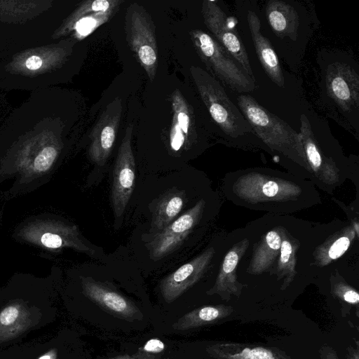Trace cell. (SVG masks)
I'll use <instances>...</instances> for the list:
<instances>
[{"mask_svg":"<svg viewBox=\"0 0 359 359\" xmlns=\"http://www.w3.org/2000/svg\"><path fill=\"white\" fill-rule=\"evenodd\" d=\"M165 344L160 339L154 338L148 340L143 346L138 348L140 352L147 354H157L164 351Z\"/></svg>","mask_w":359,"mask_h":359,"instance_id":"30","label":"cell"},{"mask_svg":"<svg viewBox=\"0 0 359 359\" xmlns=\"http://www.w3.org/2000/svg\"><path fill=\"white\" fill-rule=\"evenodd\" d=\"M31 324L30 313L21 303H12L0 311V343L13 339Z\"/></svg>","mask_w":359,"mask_h":359,"instance_id":"24","label":"cell"},{"mask_svg":"<svg viewBox=\"0 0 359 359\" xmlns=\"http://www.w3.org/2000/svg\"><path fill=\"white\" fill-rule=\"evenodd\" d=\"M194 46L207 68L231 90L248 93L255 88V79L210 35L200 29L189 32Z\"/></svg>","mask_w":359,"mask_h":359,"instance_id":"4","label":"cell"},{"mask_svg":"<svg viewBox=\"0 0 359 359\" xmlns=\"http://www.w3.org/2000/svg\"><path fill=\"white\" fill-rule=\"evenodd\" d=\"M320 359H339L335 350L328 344H323L319 348Z\"/></svg>","mask_w":359,"mask_h":359,"instance_id":"31","label":"cell"},{"mask_svg":"<svg viewBox=\"0 0 359 359\" xmlns=\"http://www.w3.org/2000/svg\"><path fill=\"white\" fill-rule=\"evenodd\" d=\"M57 351L55 349H51L41 355L38 359H57Z\"/></svg>","mask_w":359,"mask_h":359,"instance_id":"34","label":"cell"},{"mask_svg":"<svg viewBox=\"0 0 359 359\" xmlns=\"http://www.w3.org/2000/svg\"><path fill=\"white\" fill-rule=\"evenodd\" d=\"M300 121L299 135L311 182L328 194H332L350 176L349 171L322 150L305 114L301 115Z\"/></svg>","mask_w":359,"mask_h":359,"instance_id":"6","label":"cell"},{"mask_svg":"<svg viewBox=\"0 0 359 359\" xmlns=\"http://www.w3.org/2000/svg\"><path fill=\"white\" fill-rule=\"evenodd\" d=\"M124 2L123 0H88L82 2L81 5L65 20L59 29L57 35L62 36L72 32L76 22V13L81 9L88 13L106 11L114 8H119Z\"/></svg>","mask_w":359,"mask_h":359,"instance_id":"29","label":"cell"},{"mask_svg":"<svg viewBox=\"0 0 359 359\" xmlns=\"http://www.w3.org/2000/svg\"><path fill=\"white\" fill-rule=\"evenodd\" d=\"M201 13L204 23L215 40L227 51L252 78H255L246 49L236 29L229 25L225 13L216 1L205 0Z\"/></svg>","mask_w":359,"mask_h":359,"instance_id":"10","label":"cell"},{"mask_svg":"<svg viewBox=\"0 0 359 359\" xmlns=\"http://www.w3.org/2000/svg\"><path fill=\"white\" fill-rule=\"evenodd\" d=\"M24 241L51 250L72 248L92 256L93 249L84 242L76 225L56 220H38L25 225L18 233Z\"/></svg>","mask_w":359,"mask_h":359,"instance_id":"7","label":"cell"},{"mask_svg":"<svg viewBox=\"0 0 359 359\" xmlns=\"http://www.w3.org/2000/svg\"><path fill=\"white\" fill-rule=\"evenodd\" d=\"M215 250L210 247L165 277L160 283L164 300L172 303L195 285L208 269Z\"/></svg>","mask_w":359,"mask_h":359,"instance_id":"13","label":"cell"},{"mask_svg":"<svg viewBox=\"0 0 359 359\" xmlns=\"http://www.w3.org/2000/svg\"><path fill=\"white\" fill-rule=\"evenodd\" d=\"M59 152L60 147L56 143L26 149L19 158V168L28 176L41 175L51 168Z\"/></svg>","mask_w":359,"mask_h":359,"instance_id":"25","label":"cell"},{"mask_svg":"<svg viewBox=\"0 0 359 359\" xmlns=\"http://www.w3.org/2000/svg\"><path fill=\"white\" fill-rule=\"evenodd\" d=\"M206 202L201 199L190 209L175 219L147 243L151 259L159 260L174 252L201 221Z\"/></svg>","mask_w":359,"mask_h":359,"instance_id":"9","label":"cell"},{"mask_svg":"<svg viewBox=\"0 0 359 359\" xmlns=\"http://www.w3.org/2000/svg\"><path fill=\"white\" fill-rule=\"evenodd\" d=\"M359 225L349 222L327 236L313 252L314 264L324 267L344 255L354 239L359 237Z\"/></svg>","mask_w":359,"mask_h":359,"instance_id":"20","label":"cell"},{"mask_svg":"<svg viewBox=\"0 0 359 359\" xmlns=\"http://www.w3.org/2000/svg\"><path fill=\"white\" fill-rule=\"evenodd\" d=\"M214 359H293L277 347L232 341H219L206 346Z\"/></svg>","mask_w":359,"mask_h":359,"instance_id":"17","label":"cell"},{"mask_svg":"<svg viewBox=\"0 0 359 359\" xmlns=\"http://www.w3.org/2000/svg\"><path fill=\"white\" fill-rule=\"evenodd\" d=\"M247 20L257 57L263 68L273 83L283 88L285 80L281 65L270 41L261 33L259 17L255 12L249 11Z\"/></svg>","mask_w":359,"mask_h":359,"instance_id":"19","label":"cell"},{"mask_svg":"<svg viewBox=\"0 0 359 359\" xmlns=\"http://www.w3.org/2000/svg\"><path fill=\"white\" fill-rule=\"evenodd\" d=\"M128 42L137 62L151 81L156 78L158 48L154 23L147 10L137 3L131 4L126 14Z\"/></svg>","mask_w":359,"mask_h":359,"instance_id":"5","label":"cell"},{"mask_svg":"<svg viewBox=\"0 0 359 359\" xmlns=\"http://www.w3.org/2000/svg\"><path fill=\"white\" fill-rule=\"evenodd\" d=\"M356 346L353 347L352 346H349L347 347L346 351V358L347 359H359V345L358 341L355 342Z\"/></svg>","mask_w":359,"mask_h":359,"instance_id":"33","label":"cell"},{"mask_svg":"<svg viewBox=\"0 0 359 359\" xmlns=\"http://www.w3.org/2000/svg\"><path fill=\"white\" fill-rule=\"evenodd\" d=\"M282 226L266 231L254 245L247 272L252 275L274 271L281 245Z\"/></svg>","mask_w":359,"mask_h":359,"instance_id":"18","label":"cell"},{"mask_svg":"<svg viewBox=\"0 0 359 359\" xmlns=\"http://www.w3.org/2000/svg\"><path fill=\"white\" fill-rule=\"evenodd\" d=\"M237 102L255 134L271 149L282 154L299 165L303 179L311 182L299 133L250 95H238Z\"/></svg>","mask_w":359,"mask_h":359,"instance_id":"2","label":"cell"},{"mask_svg":"<svg viewBox=\"0 0 359 359\" xmlns=\"http://www.w3.org/2000/svg\"><path fill=\"white\" fill-rule=\"evenodd\" d=\"M269 23L276 34L281 38L287 36L295 41L299 25L296 10L282 1H269L266 6Z\"/></svg>","mask_w":359,"mask_h":359,"instance_id":"22","label":"cell"},{"mask_svg":"<svg viewBox=\"0 0 359 359\" xmlns=\"http://www.w3.org/2000/svg\"><path fill=\"white\" fill-rule=\"evenodd\" d=\"M118 9L114 8L106 11L93 13H88L83 9L78 11L75 14L76 22L72 29L75 39L82 40L87 37L110 20Z\"/></svg>","mask_w":359,"mask_h":359,"instance_id":"27","label":"cell"},{"mask_svg":"<svg viewBox=\"0 0 359 359\" xmlns=\"http://www.w3.org/2000/svg\"><path fill=\"white\" fill-rule=\"evenodd\" d=\"M83 294L109 313L126 320H141L142 313L128 298L109 285L91 277H81Z\"/></svg>","mask_w":359,"mask_h":359,"instance_id":"12","label":"cell"},{"mask_svg":"<svg viewBox=\"0 0 359 359\" xmlns=\"http://www.w3.org/2000/svg\"><path fill=\"white\" fill-rule=\"evenodd\" d=\"M122 113V100L115 98L107 104L90 134L89 156L98 165H103L114 145Z\"/></svg>","mask_w":359,"mask_h":359,"instance_id":"11","label":"cell"},{"mask_svg":"<svg viewBox=\"0 0 359 359\" xmlns=\"http://www.w3.org/2000/svg\"><path fill=\"white\" fill-rule=\"evenodd\" d=\"M300 241L292 236L285 227L281 228V245L273 271L277 280H283L280 289H287L295 278L297 272V252Z\"/></svg>","mask_w":359,"mask_h":359,"instance_id":"21","label":"cell"},{"mask_svg":"<svg viewBox=\"0 0 359 359\" xmlns=\"http://www.w3.org/2000/svg\"><path fill=\"white\" fill-rule=\"evenodd\" d=\"M109 359H162L155 357L154 355L147 354L142 352H138L133 355H122L116 356Z\"/></svg>","mask_w":359,"mask_h":359,"instance_id":"32","label":"cell"},{"mask_svg":"<svg viewBox=\"0 0 359 359\" xmlns=\"http://www.w3.org/2000/svg\"><path fill=\"white\" fill-rule=\"evenodd\" d=\"M186 201L183 190L172 189L158 201L154 210L151 227L160 231L173 222L182 210Z\"/></svg>","mask_w":359,"mask_h":359,"instance_id":"26","label":"cell"},{"mask_svg":"<svg viewBox=\"0 0 359 359\" xmlns=\"http://www.w3.org/2000/svg\"><path fill=\"white\" fill-rule=\"evenodd\" d=\"M190 72L211 118L224 135L238 140L248 133L255 134L240 109L215 77L198 66H191Z\"/></svg>","mask_w":359,"mask_h":359,"instance_id":"3","label":"cell"},{"mask_svg":"<svg viewBox=\"0 0 359 359\" xmlns=\"http://www.w3.org/2000/svg\"><path fill=\"white\" fill-rule=\"evenodd\" d=\"M172 121L170 146L172 151L189 149L196 140L195 122L191 109L178 89L172 94Z\"/></svg>","mask_w":359,"mask_h":359,"instance_id":"16","label":"cell"},{"mask_svg":"<svg viewBox=\"0 0 359 359\" xmlns=\"http://www.w3.org/2000/svg\"><path fill=\"white\" fill-rule=\"evenodd\" d=\"M223 187L226 198L236 205L276 214L299 211L320 199L311 182L265 168L229 172Z\"/></svg>","mask_w":359,"mask_h":359,"instance_id":"1","label":"cell"},{"mask_svg":"<svg viewBox=\"0 0 359 359\" xmlns=\"http://www.w3.org/2000/svg\"><path fill=\"white\" fill-rule=\"evenodd\" d=\"M233 312L231 306L224 304L206 305L195 309L172 324L175 330L185 331L209 325L226 318Z\"/></svg>","mask_w":359,"mask_h":359,"instance_id":"23","label":"cell"},{"mask_svg":"<svg viewBox=\"0 0 359 359\" xmlns=\"http://www.w3.org/2000/svg\"><path fill=\"white\" fill-rule=\"evenodd\" d=\"M133 125L125 131L113 170L111 199L114 215H123L135 184V161L132 148Z\"/></svg>","mask_w":359,"mask_h":359,"instance_id":"8","label":"cell"},{"mask_svg":"<svg viewBox=\"0 0 359 359\" xmlns=\"http://www.w3.org/2000/svg\"><path fill=\"white\" fill-rule=\"evenodd\" d=\"M330 97L346 112L358 108L359 79L353 68L343 63L331 65L326 75Z\"/></svg>","mask_w":359,"mask_h":359,"instance_id":"15","label":"cell"},{"mask_svg":"<svg viewBox=\"0 0 359 359\" xmlns=\"http://www.w3.org/2000/svg\"><path fill=\"white\" fill-rule=\"evenodd\" d=\"M331 294L341 304V313L346 317L351 313L353 307L356 308L358 317L359 293L341 278H332L330 280Z\"/></svg>","mask_w":359,"mask_h":359,"instance_id":"28","label":"cell"},{"mask_svg":"<svg viewBox=\"0 0 359 359\" xmlns=\"http://www.w3.org/2000/svg\"><path fill=\"white\" fill-rule=\"evenodd\" d=\"M250 243L247 238L240 239L226 252L215 284L207 291L208 295L217 294L224 301L230 300L232 296L240 297L247 285L238 281L237 268Z\"/></svg>","mask_w":359,"mask_h":359,"instance_id":"14","label":"cell"}]
</instances>
